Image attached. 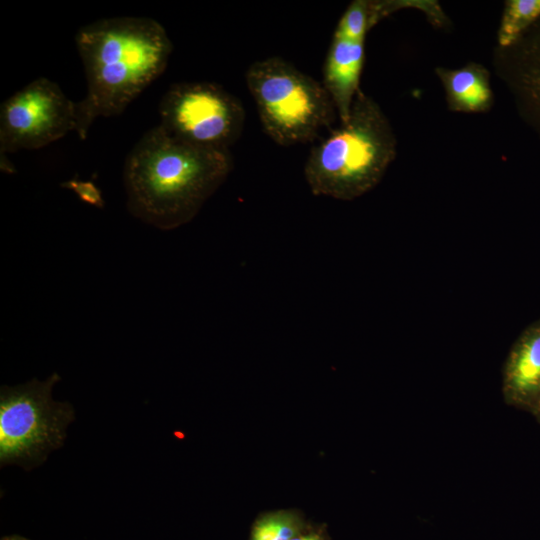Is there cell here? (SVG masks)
<instances>
[{"instance_id":"obj_1","label":"cell","mask_w":540,"mask_h":540,"mask_svg":"<svg viewBox=\"0 0 540 540\" xmlns=\"http://www.w3.org/2000/svg\"><path fill=\"white\" fill-rule=\"evenodd\" d=\"M232 169L230 150L187 144L155 126L125 159L127 208L158 229L178 228L198 214Z\"/></svg>"},{"instance_id":"obj_2","label":"cell","mask_w":540,"mask_h":540,"mask_svg":"<svg viewBox=\"0 0 540 540\" xmlns=\"http://www.w3.org/2000/svg\"><path fill=\"white\" fill-rule=\"evenodd\" d=\"M84 65L86 96L75 102V131L85 140L98 117L121 114L166 69L173 45L148 17H113L89 23L75 35Z\"/></svg>"},{"instance_id":"obj_3","label":"cell","mask_w":540,"mask_h":540,"mask_svg":"<svg viewBox=\"0 0 540 540\" xmlns=\"http://www.w3.org/2000/svg\"><path fill=\"white\" fill-rule=\"evenodd\" d=\"M392 126L378 103L361 90L350 116L314 145L304 166L310 191L342 201L361 197L383 178L396 157Z\"/></svg>"},{"instance_id":"obj_4","label":"cell","mask_w":540,"mask_h":540,"mask_svg":"<svg viewBox=\"0 0 540 540\" xmlns=\"http://www.w3.org/2000/svg\"><path fill=\"white\" fill-rule=\"evenodd\" d=\"M245 80L263 130L276 144L309 143L332 130L337 111L322 83L283 58L252 63Z\"/></svg>"},{"instance_id":"obj_5","label":"cell","mask_w":540,"mask_h":540,"mask_svg":"<svg viewBox=\"0 0 540 540\" xmlns=\"http://www.w3.org/2000/svg\"><path fill=\"white\" fill-rule=\"evenodd\" d=\"M54 372L46 380L33 379L0 390V465L25 470L42 464L60 448L69 424L75 419L69 402L55 401L53 387L60 381Z\"/></svg>"},{"instance_id":"obj_6","label":"cell","mask_w":540,"mask_h":540,"mask_svg":"<svg viewBox=\"0 0 540 540\" xmlns=\"http://www.w3.org/2000/svg\"><path fill=\"white\" fill-rule=\"evenodd\" d=\"M159 126L187 144L229 150L240 138L245 110L241 101L212 82L172 84L159 103Z\"/></svg>"},{"instance_id":"obj_7","label":"cell","mask_w":540,"mask_h":540,"mask_svg":"<svg viewBox=\"0 0 540 540\" xmlns=\"http://www.w3.org/2000/svg\"><path fill=\"white\" fill-rule=\"evenodd\" d=\"M75 127V102L56 82L40 77L2 102L0 153L39 149Z\"/></svg>"},{"instance_id":"obj_8","label":"cell","mask_w":540,"mask_h":540,"mask_svg":"<svg viewBox=\"0 0 540 540\" xmlns=\"http://www.w3.org/2000/svg\"><path fill=\"white\" fill-rule=\"evenodd\" d=\"M498 51L502 77L522 117L540 136V19L515 44Z\"/></svg>"},{"instance_id":"obj_9","label":"cell","mask_w":540,"mask_h":540,"mask_svg":"<svg viewBox=\"0 0 540 540\" xmlns=\"http://www.w3.org/2000/svg\"><path fill=\"white\" fill-rule=\"evenodd\" d=\"M502 393L507 404L531 413L540 401V319L513 344L503 370Z\"/></svg>"},{"instance_id":"obj_10","label":"cell","mask_w":540,"mask_h":540,"mask_svg":"<svg viewBox=\"0 0 540 540\" xmlns=\"http://www.w3.org/2000/svg\"><path fill=\"white\" fill-rule=\"evenodd\" d=\"M365 60V41L334 37L324 66L322 85L330 95L340 123L348 120L354 99L360 89Z\"/></svg>"},{"instance_id":"obj_11","label":"cell","mask_w":540,"mask_h":540,"mask_svg":"<svg viewBox=\"0 0 540 540\" xmlns=\"http://www.w3.org/2000/svg\"><path fill=\"white\" fill-rule=\"evenodd\" d=\"M435 73L445 91L447 107L459 113H484L493 105L488 69L480 63L449 69L436 67Z\"/></svg>"},{"instance_id":"obj_12","label":"cell","mask_w":540,"mask_h":540,"mask_svg":"<svg viewBox=\"0 0 540 540\" xmlns=\"http://www.w3.org/2000/svg\"><path fill=\"white\" fill-rule=\"evenodd\" d=\"M539 19L540 0L505 1L497 31L498 48L515 44Z\"/></svg>"},{"instance_id":"obj_13","label":"cell","mask_w":540,"mask_h":540,"mask_svg":"<svg viewBox=\"0 0 540 540\" xmlns=\"http://www.w3.org/2000/svg\"><path fill=\"white\" fill-rule=\"evenodd\" d=\"M308 526L309 523L297 511H269L254 520L248 540H291Z\"/></svg>"},{"instance_id":"obj_14","label":"cell","mask_w":540,"mask_h":540,"mask_svg":"<svg viewBox=\"0 0 540 540\" xmlns=\"http://www.w3.org/2000/svg\"><path fill=\"white\" fill-rule=\"evenodd\" d=\"M371 28L367 0H354L340 17L333 36L353 41H365Z\"/></svg>"},{"instance_id":"obj_15","label":"cell","mask_w":540,"mask_h":540,"mask_svg":"<svg viewBox=\"0 0 540 540\" xmlns=\"http://www.w3.org/2000/svg\"><path fill=\"white\" fill-rule=\"evenodd\" d=\"M62 188L73 191L83 202L97 208L105 205L101 190L92 181H83L76 175L60 184Z\"/></svg>"},{"instance_id":"obj_16","label":"cell","mask_w":540,"mask_h":540,"mask_svg":"<svg viewBox=\"0 0 540 540\" xmlns=\"http://www.w3.org/2000/svg\"><path fill=\"white\" fill-rule=\"evenodd\" d=\"M291 540H329L325 530L321 527L308 526L303 532Z\"/></svg>"},{"instance_id":"obj_17","label":"cell","mask_w":540,"mask_h":540,"mask_svg":"<svg viewBox=\"0 0 540 540\" xmlns=\"http://www.w3.org/2000/svg\"><path fill=\"white\" fill-rule=\"evenodd\" d=\"M1 540H29V539L22 536H18V535H10V536L3 537Z\"/></svg>"},{"instance_id":"obj_18","label":"cell","mask_w":540,"mask_h":540,"mask_svg":"<svg viewBox=\"0 0 540 540\" xmlns=\"http://www.w3.org/2000/svg\"><path fill=\"white\" fill-rule=\"evenodd\" d=\"M532 414L536 417V419L540 423V401L536 405L535 409L533 410Z\"/></svg>"}]
</instances>
